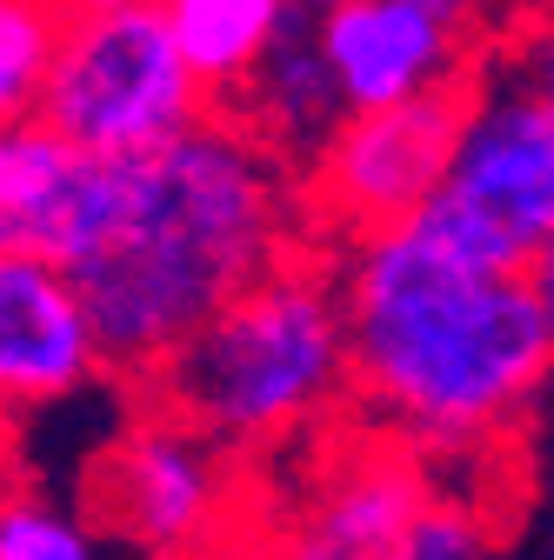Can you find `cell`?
<instances>
[{"label":"cell","instance_id":"6da1fadb","mask_svg":"<svg viewBox=\"0 0 554 560\" xmlns=\"http://www.w3.org/2000/svg\"><path fill=\"white\" fill-rule=\"evenodd\" d=\"M308 247L321 241L308 228L301 167L215 107L148 161H107L94 241L67 280L107 374L148 394L221 307Z\"/></svg>","mask_w":554,"mask_h":560},{"label":"cell","instance_id":"7a4b0ae2","mask_svg":"<svg viewBox=\"0 0 554 560\" xmlns=\"http://www.w3.org/2000/svg\"><path fill=\"white\" fill-rule=\"evenodd\" d=\"M327 254L355 347V428L428 467L495 454L554 374V314L528 273L481 267L422 221Z\"/></svg>","mask_w":554,"mask_h":560},{"label":"cell","instance_id":"3957f363","mask_svg":"<svg viewBox=\"0 0 554 560\" xmlns=\"http://www.w3.org/2000/svg\"><path fill=\"white\" fill-rule=\"evenodd\" d=\"M141 400L187 420L241 467L288 460L301 447L321 454L355 413V347L334 254L308 247L254 280L181 347Z\"/></svg>","mask_w":554,"mask_h":560},{"label":"cell","instance_id":"277c9868","mask_svg":"<svg viewBox=\"0 0 554 560\" xmlns=\"http://www.w3.org/2000/svg\"><path fill=\"white\" fill-rule=\"evenodd\" d=\"M34 114L88 161H148L194 133L215 101L174 47L168 0H81L60 8Z\"/></svg>","mask_w":554,"mask_h":560},{"label":"cell","instance_id":"5b68a950","mask_svg":"<svg viewBox=\"0 0 554 560\" xmlns=\"http://www.w3.org/2000/svg\"><path fill=\"white\" fill-rule=\"evenodd\" d=\"M422 228H435L454 254L501 273H528L534 254L554 241V120L501 60V47L468 88L454 167Z\"/></svg>","mask_w":554,"mask_h":560},{"label":"cell","instance_id":"8992f818","mask_svg":"<svg viewBox=\"0 0 554 560\" xmlns=\"http://www.w3.org/2000/svg\"><path fill=\"white\" fill-rule=\"evenodd\" d=\"M234 454H221L168 407L141 400L88 480V514L134 553L187 560L234 527Z\"/></svg>","mask_w":554,"mask_h":560},{"label":"cell","instance_id":"52a82bcc","mask_svg":"<svg viewBox=\"0 0 554 560\" xmlns=\"http://www.w3.org/2000/svg\"><path fill=\"white\" fill-rule=\"evenodd\" d=\"M461 120H468V94L414 101L388 114H348L341 133L301 167L314 241L355 247V241L414 228L454 167Z\"/></svg>","mask_w":554,"mask_h":560},{"label":"cell","instance_id":"ba28073f","mask_svg":"<svg viewBox=\"0 0 554 560\" xmlns=\"http://www.w3.org/2000/svg\"><path fill=\"white\" fill-rule=\"evenodd\" d=\"M314 34L348 114H388L468 94L495 60L508 14H481L461 0H321Z\"/></svg>","mask_w":554,"mask_h":560},{"label":"cell","instance_id":"9c48e42d","mask_svg":"<svg viewBox=\"0 0 554 560\" xmlns=\"http://www.w3.org/2000/svg\"><path fill=\"white\" fill-rule=\"evenodd\" d=\"M435 494H441V480L428 474L422 454H407L368 428H348L308 460L288 521L348 560H381Z\"/></svg>","mask_w":554,"mask_h":560},{"label":"cell","instance_id":"30bf717a","mask_svg":"<svg viewBox=\"0 0 554 560\" xmlns=\"http://www.w3.org/2000/svg\"><path fill=\"white\" fill-rule=\"evenodd\" d=\"M94 374L107 361L74 280L47 260L0 254V420L74 400Z\"/></svg>","mask_w":554,"mask_h":560},{"label":"cell","instance_id":"8fae6325","mask_svg":"<svg viewBox=\"0 0 554 560\" xmlns=\"http://www.w3.org/2000/svg\"><path fill=\"white\" fill-rule=\"evenodd\" d=\"M107 200V161H88L81 148L34 114L21 127H0V254L74 267L94 241Z\"/></svg>","mask_w":554,"mask_h":560},{"label":"cell","instance_id":"7c38bea8","mask_svg":"<svg viewBox=\"0 0 554 560\" xmlns=\"http://www.w3.org/2000/svg\"><path fill=\"white\" fill-rule=\"evenodd\" d=\"M234 114L261 148H274L288 167H308L327 140L348 120V101L334 88V67L321 54V34H314V8H288V27L274 40L267 67L221 107Z\"/></svg>","mask_w":554,"mask_h":560},{"label":"cell","instance_id":"4fadbf2b","mask_svg":"<svg viewBox=\"0 0 554 560\" xmlns=\"http://www.w3.org/2000/svg\"><path fill=\"white\" fill-rule=\"evenodd\" d=\"M168 27L200 94L228 107L267 67L274 40L288 27V8L281 0H168Z\"/></svg>","mask_w":554,"mask_h":560},{"label":"cell","instance_id":"5bb4252c","mask_svg":"<svg viewBox=\"0 0 554 560\" xmlns=\"http://www.w3.org/2000/svg\"><path fill=\"white\" fill-rule=\"evenodd\" d=\"M0 560H114V540L47 487H0Z\"/></svg>","mask_w":554,"mask_h":560},{"label":"cell","instance_id":"9a60e30c","mask_svg":"<svg viewBox=\"0 0 554 560\" xmlns=\"http://www.w3.org/2000/svg\"><path fill=\"white\" fill-rule=\"evenodd\" d=\"M54 34H60V8H47V0H0V127L34 120Z\"/></svg>","mask_w":554,"mask_h":560},{"label":"cell","instance_id":"2e32d148","mask_svg":"<svg viewBox=\"0 0 554 560\" xmlns=\"http://www.w3.org/2000/svg\"><path fill=\"white\" fill-rule=\"evenodd\" d=\"M381 560H495V508L474 487L441 480V494L407 521V534Z\"/></svg>","mask_w":554,"mask_h":560},{"label":"cell","instance_id":"e0dca14e","mask_svg":"<svg viewBox=\"0 0 554 560\" xmlns=\"http://www.w3.org/2000/svg\"><path fill=\"white\" fill-rule=\"evenodd\" d=\"M501 60L528 81V94L554 120V8L547 14H515L508 34H501Z\"/></svg>","mask_w":554,"mask_h":560},{"label":"cell","instance_id":"ac0fdd59","mask_svg":"<svg viewBox=\"0 0 554 560\" xmlns=\"http://www.w3.org/2000/svg\"><path fill=\"white\" fill-rule=\"evenodd\" d=\"M247 560H348V553H334L327 540H314L308 527H295V521H281V527H267L261 540H254V553Z\"/></svg>","mask_w":554,"mask_h":560},{"label":"cell","instance_id":"d6986e66","mask_svg":"<svg viewBox=\"0 0 554 560\" xmlns=\"http://www.w3.org/2000/svg\"><path fill=\"white\" fill-rule=\"evenodd\" d=\"M528 288H534V294H541V307L554 314V241L534 254V267H528Z\"/></svg>","mask_w":554,"mask_h":560}]
</instances>
